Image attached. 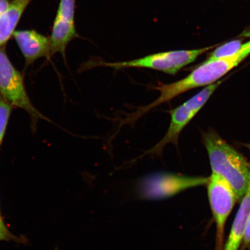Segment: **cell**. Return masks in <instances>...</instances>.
Wrapping results in <instances>:
<instances>
[{
  "mask_svg": "<svg viewBox=\"0 0 250 250\" xmlns=\"http://www.w3.org/2000/svg\"><path fill=\"white\" fill-rule=\"evenodd\" d=\"M14 242L17 243H24L27 241L24 237H18L12 233L0 217V242Z\"/></svg>",
  "mask_w": 250,
  "mask_h": 250,
  "instance_id": "obj_14",
  "label": "cell"
},
{
  "mask_svg": "<svg viewBox=\"0 0 250 250\" xmlns=\"http://www.w3.org/2000/svg\"><path fill=\"white\" fill-rule=\"evenodd\" d=\"M33 0H13L4 14L0 16V46L12 36L25 9Z\"/></svg>",
  "mask_w": 250,
  "mask_h": 250,
  "instance_id": "obj_9",
  "label": "cell"
},
{
  "mask_svg": "<svg viewBox=\"0 0 250 250\" xmlns=\"http://www.w3.org/2000/svg\"><path fill=\"white\" fill-rule=\"evenodd\" d=\"M247 146H248V148L250 149V144H249L248 145H247Z\"/></svg>",
  "mask_w": 250,
  "mask_h": 250,
  "instance_id": "obj_17",
  "label": "cell"
},
{
  "mask_svg": "<svg viewBox=\"0 0 250 250\" xmlns=\"http://www.w3.org/2000/svg\"><path fill=\"white\" fill-rule=\"evenodd\" d=\"M213 48L214 46L196 49L162 52L124 62H108L98 58H92L81 64L79 71L89 70L99 67H109L115 70L127 68H144L175 75L188 64L192 63L200 55Z\"/></svg>",
  "mask_w": 250,
  "mask_h": 250,
  "instance_id": "obj_3",
  "label": "cell"
},
{
  "mask_svg": "<svg viewBox=\"0 0 250 250\" xmlns=\"http://www.w3.org/2000/svg\"><path fill=\"white\" fill-rule=\"evenodd\" d=\"M76 0H61L55 21L68 24H75Z\"/></svg>",
  "mask_w": 250,
  "mask_h": 250,
  "instance_id": "obj_12",
  "label": "cell"
},
{
  "mask_svg": "<svg viewBox=\"0 0 250 250\" xmlns=\"http://www.w3.org/2000/svg\"><path fill=\"white\" fill-rule=\"evenodd\" d=\"M209 177H189L167 173L154 172L141 177L135 186L136 194L145 201L165 199L184 190L206 185Z\"/></svg>",
  "mask_w": 250,
  "mask_h": 250,
  "instance_id": "obj_4",
  "label": "cell"
},
{
  "mask_svg": "<svg viewBox=\"0 0 250 250\" xmlns=\"http://www.w3.org/2000/svg\"><path fill=\"white\" fill-rule=\"evenodd\" d=\"M202 139L212 173L228 181L236 193L237 201L241 202L250 184V164L215 131L203 133Z\"/></svg>",
  "mask_w": 250,
  "mask_h": 250,
  "instance_id": "obj_2",
  "label": "cell"
},
{
  "mask_svg": "<svg viewBox=\"0 0 250 250\" xmlns=\"http://www.w3.org/2000/svg\"><path fill=\"white\" fill-rule=\"evenodd\" d=\"M207 185L209 202L216 224L217 250H222L225 226L237 201V197L229 183L217 174L212 173Z\"/></svg>",
  "mask_w": 250,
  "mask_h": 250,
  "instance_id": "obj_7",
  "label": "cell"
},
{
  "mask_svg": "<svg viewBox=\"0 0 250 250\" xmlns=\"http://www.w3.org/2000/svg\"></svg>",
  "mask_w": 250,
  "mask_h": 250,
  "instance_id": "obj_19",
  "label": "cell"
},
{
  "mask_svg": "<svg viewBox=\"0 0 250 250\" xmlns=\"http://www.w3.org/2000/svg\"><path fill=\"white\" fill-rule=\"evenodd\" d=\"M224 81V80H221L206 86L183 104L168 111L171 120L167 133L154 147L148 150L145 154L141 155L140 157L146 155L162 156L165 146L169 143L173 144L177 146L178 140L181 132L201 110Z\"/></svg>",
  "mask_w": 250,
  "mask_h": 250,
  "instance_id": "obj_5",
  "label": "cell"
},
{
  "mask_svg": "<svg viewBox=\"0 0 250 250\" xmlns=\"http://www.w3.org/2000/svg\"><path fill=\"white\" fill-rule=\"evenodd\" d=\"M0 217H2L1 216V209H0Z\"/></svg>",
  "mask_w": 250,
  "mask_h": 250,
  "instance_id": "obj_18",
  "label": "cell"
},
{
  "mask_svg": "<svg viewBox=\"0 0 250 250\" xmlns=\"http://www.w3.org/2000/svg\"><path fill=\"white\" fill-rule=\"evenodd\" d=\"M0 96L12 106L26 111L35 124L39 119L48 120L31 104L23 78L6 54L4 47L0 48Z\"/></svg>",
  "mask_w": 250,
  "mask_h": 250,
  "instance_id": "obj_6",
  "label": "cell"
},
{
  "mask_svg": "<svg viewBox=\"0 0 250 250\" xmlns=\"http://www.w3.org/2000/svg\"><path fill=\"white\" fill-rule=\"evenodd\" d=\"M250 213V184L236 215L223 250H238L243 242L247 220Z\"/></svg>",
  "mask_w": 250,
  "mask_h": 250,
  "instance_id": "obj_10",
  "label": "cell"
},
{
  "mask_svg": "<svg viewBox=\"0 0 250 250\" xmlns=\"http://www.w3.org/2000/svg\"><path fill=\"white\" fill-rule=\"evenodd\" d=\"M12 36L23 54L27 65L40 58L51 57L49 38L36 31H15Z\"/></svg>",
  "mask_w": 250,
  "mask_h": 250,
  "instance_id": "obj_8",
  "label": "cell"
},
{
  "mask_svg": "<svg viewBox=\"0 0 250 250\" xmlns=\"http://www.w3.org/2000/svg\"><path fill=\"white\" fill-rule=\"evenodd\" d=\"M250 245V213L247 220L245 234L243 240V248L245 249Z\"/></svg>",
  "mask_w": 250,
  "mask_h": 250,
  "instance_id": "obj_15",
  "label": "cell"
},
{
  "mask_svg": "<svg viewBox=\"0 0 250 250\" xmlns=\"http://www.w3.org/2000/svg\"><path fill=\"white\" fill-rule=\"evenodd\" d=\"M12 107L13 106L0 96V146L4 139Z\"/></svg>",
  "mask_w": 250,
  "mask_h": 250,
  "instance_id": "obj_13",
  "label": "cell"
},
{
  "mask_svg": "<svg viewBox=\"0 0 250 250\" xmlns=\"http://www.w3.org/2000/svg\"><path fill=\"white\" fill-rule=\"evenodd\" d=\"M250 54V41L244 43L243 48L236 55L217 60L205 61L182 80L152 86L151 88L161 93L159 98L150 104L137 107L135 111L126 114L125 118L122 119V123L132 126L144 115L159 105L169 102L190 90L216 83L228 72L237 67Z\"/></svg>",
  "mask_w": 250,
  "mask_h": 250,
  "instance_id": "obj_1",
  "label": "cell"
},
{
  "mask_svg": "<svg viewBox=\"0 0 250 250\" xmlns=\"http://www.w3.org/2000/svg\"><path fill=\"white\" fill-rule=\"evenodd\" d=\"M244 43L242 40H235L217 47L213 52L210 53L206 61L217 60L230 57L236 55L243 48Z\"/></svg>",
  "mask_w": 250,
  "mask_h": 250,
  "instance_id": "obj_11",
  "label": "cell"
},
{
  "mask_svg": "<svg viewBox=\"0 0 250 250\" xmlns=\"http://www.w3.org/2000/svg\"><path fill=\"white\" fill-rule=\"evenodd\" d=\"M11 1L8 0H0V16L7 11Z\"/></svg>",
  "mask_w": 250,
  "mask_h": 250,
  "instance_id": "obj_16",
  "label": "cell"
}]
</instances>
